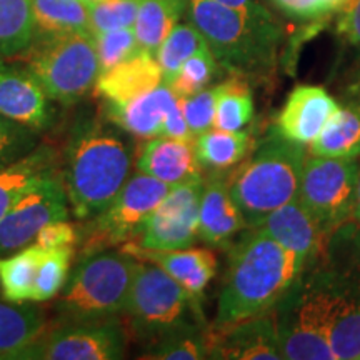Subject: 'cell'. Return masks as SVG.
I'll list each match as a JSON object with an SVG mask.
<instances>
[{"label":"cell","mask_w":360,"mask_h":360,"mask_svg":"<svg viewBox=\"0 0 360 360\" xmlns=\"http://www.w3.org/2000/svg\"><path fill=\"white\" fill-rule=\"evenodd\" d=\"M305 267L302 257L254 227L233 247L214 327L232 326L276 309Z\"/></svg>","instance_id":"cell-1"},{"label":"cell","mask_w":360,"mask_h":360,"mask_svg":"<svg viewBox=\"0 0 360 360\" xmlns=\"http://www.w3.org/2000/svg\"><path fill=\"white\" fill-rule=\"evenodd\" d=\"M186 13L219 64L232 74L254 77L276 64L282 27L260 4L232 8L214 0H188Z\"/></svg>","instance_id":"cell-2"},{"label":"cell","mask_w":360,"mask_h":360,"mask_svg":"<svg viewBox=\"0 0 360 360\" xmlns=\"http://www.w3.org/2000/svg\"><path fill=\"white\" fill-rule=\"evenodd\" d=\"M132 157L122 139L96 119L82 120L70 135L64 184L75 217L105 210L129 180Z\"/></svg>","instance_id":"cell-3"},{"label":"cell","mask_w":360,"mask_h":360,"mask_svg":"<svg viewBox=\"0 0 360 360\" xmlns=\"http://www.w3.org/2000/svg\"><path fill=\"white\" fill-rule=\"evenodd\" d=\"M349 299L334 277H299L276 305V319L282 359L335 360L330 328L347 307Z\"/></svg>","instance_id":"cell-4"},{"label":"cell","mask_w":360,"mask_h":360,"mask_svg":"<svg viewBox=\"0 0 360 360\" xmlns=\"http://www.w3.org/2000/svg\"><path fill=\"white\" fill-rule=\"evenodd\" d=\"M305 159L304 143L277 134L240 162L227 184L247 227H257L270 212L297 200Z\"/></svg>","instance_id":"cell-5"},{"label":"cell","mask_w":360,"mask_h":360,"mask_svg":"<svg viewBox=\"0 0 360 360\" xmlns=\"http://www.w3.org/2000/svg\"><path fill=\"white\" fill-rule=\"evenodd\" d=\"M137 259L125 252L82 257L57 304L62 322H97L125 314Z\"/></svg>","instance_id":"cell-6"},{"label":"cell","mask_w":360,"mask_h":360,"mask_svg":"<svg viewBox=\"0 0 360 360\" xmlns=\"http://www.w3.org/2000/svg\"><path fill=\"white\" fill-rule=\"evenodd\" d=\"M30 47L29 70L52 101L72 105L96 85L101 67L94 34L42 35Z\"/></svg>","instance_id":"cell-7"},{"label":"cell","mask_w":360,"mask_h":360,"mask_svg":"<svg viewBox=\"0 0 360 360\" xmlns=\"http://www.w3.org/2000/svg\"><path fill=\"white\" fill-rule=\"evenodd\" d=\"M197 299L155 264L137 260L125 314L134 330L147 339L187 327V319L197 314Z\"/></svg>","instance_id":"cell-8"},{"label":"cell","mask_w":360,"mask_h":360,"mask_svg":"<svg viewBox=\"0 0 360 360\" xmlns=\"http://www.w3.org/2000/svg\"><path fill=\"white\" fill-rule=\"evenodd\" d=\"M357 172V159H305L297 200L328 237L352 219Z\"/></svg>","instance_id":"cell-9"},{"label":"cell","mask_w":360,"mask_h":360,"mask_svg":"<svg viewBox=\"0 0 360 360\" xmlns=\"http://www.w3.org/2000/svg\"><path fill=\"white\" fill-rule=\"evenodd\" d=\"M172 186L139 172L129 177L115 199L85 229L82 257L109 247L125 244L137 237L142 224L167 195Z\"/></svg>","instance_id":"cell-10"},{"label":"cell","mask_w":360,"mask_h":360,"mask_svg":"<svg viewBox=\"0 0 360 360\" xmlns=\"http://www.w3.org/2000/svg\"><path fill=\"white\" fill-rule=\"evenodd\" d=\"M127 350V334L119 317L97 322H62L45 330L19 360H115Z\"/></svg>","instance_id":"cell-11"},{"label":"cell","mask_w":360,"mask_h":360,"mask_svg":"<svg viewBox=\"0 0 360 360\" xmlns=\"http://www.w3.org/2000/svg\"><path fill=\"white\" fill-rule=\"evenodd\" d=\"M67 205L64 177L56 169L30 187L0 220V255L24 249L44 225L67 219Z\"/></svg>","instance_id":"cell-12"},{"label":"cell","mask_w":360,"mask_h":360,"mask_svg":"<svg viewBox=\"0 0 360 360\" xmlns=\"http://www.w3.org/2000/svg\"><path fill=\"white\" fill-rule=\"evenodd\" d=\"M204 179L175 186L142 224L135 244L146 249H186L199 238Z\"/></svg>","instance_id":"cell-13"},{"label":"cell","mask_w":360,"mask_h":360,"mask_svg":"<svg viewBox=\"0 0 360 360\" xmlns=\"http://www.w3.org/2000/svg\"><path fill=\"white\" fill-rule=\"evenodd\" d=\"M209 359L281 360L276 310L207 332Z\"/></svg>","instance_id":"cell-14"},{"label":"cell","mask_w":360,"mask_h":360,"mask_svg":"<svg viewBox=\"0 0 360 360\" xmlns=\"http://www.w3.org/2000/svg\"><path fill=\"white\" fill-rule=\"evenodd\" d=\"M340 109L339 102L319 85H297L277 117V134L310 146Z\"/></svg>","instance_id":"cell-15"},{"label":"cell","mask_w":360,"mask_h":360,"mask_svg":"<svg viewBox=\"0 0 360 360\" xmlns=\"http://www.w3.org/2000/svg\"><path fill=\"white\" fill-rule=\"evenodd\" d=\"M122 252L137 260L155 264L195 299L204 294L217 274V255L212 249H146L130 240L125 242Z\"/></svg>","instance_id":"cell-16"},{"label":"cell","mask_w":360,"mask_h":360,"mask_svg":"<svg viewBox=\"0 0 360 360\" xmlns=\"http://www.w3.org/2000/svg\"><path fill=\"white\" fill-rule=\"evenodd\" d=\"M0 115L34 130L51 122L47 94L29 69L0 64Z\"/></svg>","instance_id":"cell-17"},{"label":"cell","mask_w":360,"mask_h":360,"mask_svg":"<svg viewBox=\"0 0 360 360\" xmlns=\"http://www.w3.org/2000/svg\"><path fill=\"white\" fill-rule=\"evenodd\" d=\"M257 227L307 264L317 259L330 240L299 200L289 202L270 212Z\"/></svg>","instance_id":"cell-18"},{"label":"cell","mask_w":360,"mask_h":360,"mask_svg":"<svg viewBox=\"0 0 360 360\" xmlns=\"http://www.w3.org/2000/svg\"><path fill=\"white\" fill-rule=\"evenodd\" d=\"M137 170L172 187L202 179V165L197 160L193 141L165 135L150 139L143 146L137 159Z\"/></svg>","instance_id":"cell-19"},{"label":"cell","mask_w":360,"mask_h":360,"mask_svg":"<svg viewBox=\"0 0 360 360\" xmlns=\"http://www.w3.org/2000/svg\"><path fill=\"white\" fill-rule=\"evenodd\" d=\"M247 227L240 207L233 200L227 180H204L199 209V238L210 247H225Z\"/></svg>","instance_id":"cell-20"},{"label":"cell","mask_w":360,"mask_h":360,"mask_svg":"<svg viewBox=\"0 0 360 360\" xmlns=\"http://www.w3.org/2000/svg\"><path fill=\"white\" fill-rule=\"evenodd\" d=\"M179 96L162 82L155 89L122 103H109L107 117L112 124L139 139H154L164 132V120Z\"/></svg>","instance_id":"cell-21"},{"label":"cell","mask_w":360,"mask_h":360,"mask_svg":"<svg viewBox=\"0 0 360 360\" xmlns=\"http://www.w3.org/2000/svg\"><path fill=\"white\" fill-rule=\"evenodd\" d=\"M164 82V74L154 53L135 52L127 60L101 72L96 92L109 103H122L142 96Z\"/></svg>","instance_id":"cell-22"},{"label":"cell","mask_w":360,"mask_h":360,"mask_svg":"<svg viewBox=\"0 0 360 360\" xmlns=\"http://www.w3.org/2000/svg\"><path fill=\"white\" fill-rule=\"evenodd\" d=\"M57 169V154L51 147H35L22 159L0 167V220L40 179Z\"/></svg>","instance_id":"cell-23"},{"label":"cell","mask_w":360,"mask_h":360,"mask_svg":"<svg viewBox=\"0 0 360 360\" xmlns=\"http://www.w3.org/2000/svg\"><path fill=\"white\" fill-rule=\"evenodd\" d=\"M45 330L42 310L8 300L0 302V360H19Z\"/></svg>","instance_id":"cell-24"},{"label":"cell","mask_w":360,"mask_h":360,"mask_svg":"<svg viewBox=\"0 0 360 360\" xmlns=\"http://www.w3.org/2000/svg\"><path fill=\"white\" fill-rule=\"evenodd\" d=\"M310 155L334 159L360 157V105H345L335 112L315 141Z\"/></svg>","instance_id":"cell-25"},{"label":"cell","mask_w":360,"mask_h":360,"mask_svg":"<svg viewBox=\"0 0 360 360\" xmlns=\"http://www.w3.org/2000/svg\"><path fill=\"white\" fill-rule=\"evenodd\" d=\"M187 4L188 0H142L134 24L139 49L155 56L160 44L179 24Z\"/></svg>","instance_id":"cell-26"},{"label":"cell","mask_w":360,"mask_h":360,"mask_svg":"<svg viewBox=\"0 0 360 360\" xmlns=\"http://www.w3.org/2000/svg\"><path fill=\"white\" fill-rule=\"evenodd\" d=\"M45 255V249L25 245L11 257L0 259V290L8 302H32L35 281Z\"/></svg>","instance_id":"cell-27"},{"label":"cell","mask_w":360,"mask_h":360,"mask_svg":"<svg viewBox=\"0 0 360 360\" xmlns=\"http://www.w3.org/2000/svg\"><path fill=\"white\" fill-rule=\"evenodd\" d=\"M197 160L202 167L212 170H227L236 167L249 155L252 141L250 135L229 130L209 129L193 139Z\"/></svg>","instance_id":"cell-28"},{"label":"cell","mask_w":360,"mask_h":360,"mask_svg":"<svg viewBox=\"0 0 360 360\" xmlns=\"http://www.w3.org/2000/svg\"><path fill=\"white\" fill-rule=\"evenodd\" d=\"M32 11L35 34H92L89 4L85 0H32Z\"/></svg>","instance_id":"cell-29"},{"label":"cell","mask_w":360,"mask_h":360,"mask_svg":"<svg viewBox=\"0 0 360 360\" xmlns=\"http://www.w3.org/2000/svg\"><path fill=\"white\" fill-rule=\"evenodd\" d=\"M34 40L32 0H0V57L24 52Z\"/></svg>","instance_id":"cell-30"},{"label":"cell","mask_w":360,"mask_h":360,"mask_svg":"<svg viewBox=\"0 0 360 360\" xmlns=\"http://www.w3.org/2000/svg\"><path fill=\"white\" fill-rule=\"evenodd\" d=\"M254 117V98L242 79H229L220 84L214 127L229 132L244 130Z\"/></svg>","instance_id":"cell-31"},{"label":"cell","mask_w":360,"mask_h":360,"mask_svg":"<svg viewBox=\"0 0 360 360\" xmlns=\"http://www.w3.org/2000/svg\"><path fill=\"white\" fill-rule=\"evenodd\" d=\"M204 47H207L205 39L191 22L175 25L155 52V58L164 74V82L169 84L177 75L184 62Z\"/></svg>","instance_id":"cell-32"},{"label":"cell","mask_w":360,"mask_h":360,"mask_svg":"<svg viewBox=\"0 0 360 360\" xmlns=\"http://www.w3.org/2000/svg\"><path fill=\"white\" fill-rule=\"evenodd\" d=\"M141 359L152 360H199L209 359V340L207 332L199 327L187 326L154 342V347Z\"/></svg>","instance_id":"cell-33"},{"label":"cell","mask_w":360,"mask_h":360,"mask_svg":"<svg viewBox=\"0 0 360 360\" xmlns=\"http://www.w3.org/2000/svg\"><path fill=\"white\" fill-rule=\"evenodd\" d=\"M217 58L207 45L184 62L177 75L167 85L180 98L193 96L209 87L217 74Z\"/></svg>","instance_id":"cell-34"},{"label":"cell","mask_w":360,"mask_h":360,"mask_svg":"<svg viewBox=\"0 0 360 360\" xmlns=\"http://www.w3.org/2000/svg\"><path fill=\"white\" fill-rule=\"evenodd\" d=\"M347 295V307L332 326L328 340L335 360H360V297Z\"/></svg>","instance_id":"cell-35"},{"label":"cell","mask_w":360,"mask_h":360,"mask_svg":"<svg viewBox=\"0 0 360 360\" xmlns=\"http://www.w3.org/2000/svg\"><path fill=\"white\" fill-rule=\"evenodd\" d=\"M74 259V247L45 250L35 281L32 302H45L56 297L65 287L69 269Z\"/></svg>","instance_id":"cell-36"},{"label":"cell","mask_w":360,"mask_h":360,"mask_svg":"<svg viewBox=\"0 0 360 360\" xmlns=\"http://www.w3.org/2000/svg\"><path fill=\"white\" fill-rule=\"evenodd\" d=\"M142 0H92L89 4L92 34L134 27Z\"/></svg>","instance_id":"cell-37"},{"label":"cell","mask_w":360,"mask_h":360,"mask_svg":"<svg viewBox=\"0 0 360 360\" xmlns=\"http://www.w3.org/2000/svg\"><path fill=\"white\" fill-rule=\"evenodd\" d=\"M96 37V47L98 56V67L101 72H105L112 67L119 65L120 62L127 60L135 52H139V42L135 37L134 27H124V29L107 30L94 35ZM98 72V74H101Z\"/></svg>","instance_id":"cell-38"},{"label":"cell","mask_w":360,"mask_h":360,"mask_svg":"<svg viewBox=\"0 0 360 360\" xmlns=\"http://www.w3.org/2000/svg\"><path fill=\"white\" fill-rule=\"evenodd\" d=\"M220 84L214 87H207L193 96L180 98L184 117H186L192 134L199 135L214 127L215 109H217Z\"/></svg>","instance_id":"cell-39"},{"label":"cell","mask_w":360,"mask_h":360,"mask_svg":"<svg viewBox=\"0 0 360 360\" xmlns=\"http://www.w3.org/2000/svg\"><path fill=\"white\" fill-rule=\"evenodd\" d=\"M35 148L34 129L0 115V167L22 159Z\"/></svg>","instance_id":"cell-40"},{"label":"cell","mask_w":360,"mask_h":360,"mask_svg":"<svg viewBox=\"0 0 360 360\" xmlns=\"http://www.w3.org/2000/svg\"><path fill=\"white\" fill-rule=\"evenodd\" d=\"M274 4L292 19L314 20L337 12L344 0H274Z\"/></svg>","instance_id":"cell-41"},{"label":"cell","mask_w":360,"mask_h":360,"mask_svg":"<svg viewBox=\"0 0 360 360\" xmlns=\"http://www.w3.org/2000/svg\"><path fill=\"white\" fill-rule=\"evenodd\" d=\"M79 240V232L70 222L64 220H53L40 229L34 242L45 250L51 249H65V247H75Z\"/></svg>","instance_id":"cell-42"},{"label":"cell","mask_w":360,"mask_h":360,"mask_svg":"<svg viewBox=\"0 0 360 360\" xmlns=\"http://www.w3.org/2000/svg\"><path fill=\"white\" fill-rule=\"evenodd\" d=\"M337 34L345 42L360 47V0H344L337 8Z\"/></svg>","instance_id":"cell-43"},{"label":"cell","mask_w":360,"mask_h":360,"mask_svg":"<svg viewBox=\"0 0 360 360\" xmlns=\"http://www.w3.org/2000/svg\"><path fill=\"white\" fill-rule=\"evenodd\" d=\"M162 135L172 139H180V141H193L195 135L192 134L191 127H188L186 117H184L182 105H180V98L170 107L164 120V132Z\"/></svg>","instance_id":"cell-44"},{"label":"cell","mask_w":360,"mask_h":360,"mask_svg":"<svg viewBox=\"0 0 360 360\" xmlns=\"http://www.w3.org/2000/svg\"><path fill=\"white\" fill-rule=\"evenodd\" d=\"M214 2H219L222 4V6H227L232 8H252L259 4L255 2V0H214Z\"/></svg>","instance_id":"cell-45"},{"label":"cell","mask_w":360,"mask_h":360,"mask_svg":"<svg viewBox=\"0 0 360 360\" xmlns=\"http://www.w3.org/2000/svg\"><path fill=\"white\" fill-rule=\"evenodd\" d=\"M352 219L357 220L360 224V164H359V172H357V184H355V200H354Z\"/></svg>","instance_id":"cell-46"},{"label":"cell","mask_w":360,"mask_h":360,"mask_svg":"<svg viewBox=\"0 0 360 360\" xmlns=\"http://www.w3.org/2000/svg\"><path fill=\"white\" fill-rule=\"evenodd\" d=\"M85 2H92V0H85Z\"/></svg>","instance_id":"cell-47"}]
</instances>
